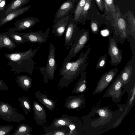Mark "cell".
Listing matches in <instances>:
<instances>
[{
	"mask_svg": "<svg viewBox=\"0 0 135 135\" xmlns=\"http://www.w3.org/2000/svg\"><path fill=\"white\" fill-rule=\"evenodd\" d=\"M132 71L131 66H127L124 68L119 76L123 85L126 84L130 81Z\"/></svg>",
	"mask_w": 135,
	"mask_h": 135,
	"instance_id": "obj_25",
	"label": "cell"
},
{
	"mask_svg": "<svg viewBox=\"0 0 135 135\" xmlns=\"http://www.w3.org/2000/svg\"><path fill=\"white\" fill-rule=\"evenodd\" d=\"M73 61H64L62 67L59 70V74L60 76H63L70 69Z\"/></svg>",
	"mask_w": 135,
	"mask_h": 135,
	"instance_id": "obj_30",
	"label": "cell"
},
{
	"mask_svg": "<svg viewBox=\"0 0 135 135\" xmlns=\"http://www.w3.org/2000/svg\"><path fill=\"white\" fill-rule=\"evenodd\" d=\"M3 0H0V2L2 1Z\"/></svg>",
	"mask_w": 135,
	"mask_h": 135,
	"instance_id": "obj_41",
	"label": "cell"
},
{
	"mask_svg": "<svg viewBox=\"0 0 135 135\" xmlns=\"http://www.w3.org/2000/svg\"><path fill=\"white\" fill-rule=\"evenodd\" d=\"M40 20L36 18L28 17L16 21L15 23V27L10 29L12 31H21L32 27Z\"/></svg>",
	"mask_w": 135,
	"mask_h": 135,
	"instance_id": "obj_13",
	"label": "cell"
},
{
	"mask_svg": "<svg viewBox=\"0 0 135 135\" xmlns=\"http://www.w3.org/2000/svg\"><path fill=\"white\" fill-rule=\"evenodd\" d=\"M50 30V28L48 27L44 32L41 31L29 33H22L20 34L27 41L31 43L41 44L46 42Z\"/></svg>",
	"mask_w": 135,
	"mask_h": 135,
	"instance_id": "obj_11",
	"label": "cell"
},
{
	"mask_svg": "<svg viewBox=\"0 0 135 135\" xmlns=\"http://www.w3.org/2000/svg\"><path fill=\"white\" fill-rule=\"evenodd\" d=\"M13 128V126L10 125L0 126V135H8Z\"/></svg>",
	"mask_w": 135,
	"mask_h": 135,
	"instance_id": "obj_33",
	"label": "cell"
},
{
	"mask_svg": "<svg viewBox=\"0 0 135 135\" xmlns=\"http://www.w3.org/2000/svg\"><path fill=\"white\" fill-rule=\"evenodd\" d=\"M0 118L9 122L19 123L25 119L24 116L8 103L0 101Z\"/></svg>",
	"mask_w": 135,
	"mask_h": 135,
	"instance_id": "obj_5",
	"label": "cell"
},
{
	"mask_svg": "<svg viewBox=\"0 0 135 135\" xmlns=\"http://www.w3.org/2000/svg\"><path fill=\"white\" fill-rule=\"evenodd\" d=\"M18 101L19 103L20 106L22 108L25 114H28V112H31L30 101L27 97L25 96L20 97L18 98Z\"/></svg>",
	"mask_w": 135,
	"mask_h": 135,
	"instance_id": "obj_26",
	"label": "cell"
},
{
	"mask_svg": "<svg viewBox=\"0 0 135 135\" xmlns=\"http://www.w3.org/2000/svg\"><path fill=\"white\" fill-rule=\"evenodd\" d=\"M55 50L54 45L51 43L46 65L45 67L38 68L42 75L44 81L45 83H47L49 80H52L54 78L55 71L57 68L55 60Z\"/></svg>",
	"mask_w": 135,
	"mask_h": 135,
	"instance_id": "obj_3",
	"label": "cell"
},
{
	"mask_svg": "<svg viewBox=\"0 0 135 135\" xmlns=\"http://www.w3.org/2000/svg\"><path fill=\"white\" fill-rule=\"evenodd\" d=\"M11 37L16 42L19 43H24L28 41L21 35L12 34L10 35Z\"/></svg>",
	"mask_w": 135,
	"mask_h": 135,
	"instance_id": "obj_34",
	"label": "cell"
},
{
	"mask_svg": "<svg viewBox=\"0 0 135 135\" xmlns=\"http://www.w3.org/2000/svg\"><path fill=\"white\" fill-rule=\"evenodd\" d=\"M69 16L60 19L52 26L51 34H54L58 37H62L65 32Z\"/></svg>",
	"mask_w": 135,
	"mask_h": 135,
	"instance_id": "obj_16",
	"label": "cell"
},
{
	"mask_svg": "<svg viewBox=\"0 0 135 135\" xmlns=\"http://www.w3.org/2000/svg\"><path fill=\"white\" fill-rule=\"evenodd\" d=\"M87 0H79L75 7L74 15V20L76 24L78 23L81 14Z\"/></svg>",
	"mask_w": 135,
	"mask_h": 135,
	"instance_id": "obj_23",
	"label": "cell"
},
{
	"mask_svg": "<svg viewBox=\"0 0 135 135\" xmlns=\"http://www.w3.org/2000/svg\"><path fill=\"white\" fill-rule=\"evenodd\" d=\"M79 29L74 21L73 15H70L65 32V46L67 49H69L71 47L77 35Z\"/></svg>",
	"mask_w": 135,
	"mask_h": 135,
	"instance_id": "obj_8",
	"label": "cell"
},
{
	"mask_svg": "<svg viewBox=\"0 0 135 135\" xmlns=\"http://www.w3.org/2000/svg\"><path fill=\"white\" fill-rule=\"evenodd\" d=\"M31 0H12L2 11V17L12 11L21 8L23 6L28 3Z\"/></svg>",
	"mask_w": 135,
	"mask_h": 135,
	"instance_id": "obj_18",
	"label": "cell"
},
{
	"mask_svg": "<svg viewBox=\"0 0 135 135\" xmlns=\"http://www.w3.org/2000/svg\"><path fill=\"white\" fill-rule=\"evenodd\" d=\"M109 46L108 54L110 56V63L112 66H116L119 64L122 59V51L117 46L115 40L112 37L110 34L108 36Z\"/></svg>",
	"mask_w": 135,
	"mask_h": 135,
	"instance_id": "obj_9",
	"label": "cell"
},
{
	"mask_svg": "<svg viewBox=\"0 0 135 135\" xmlns=\"http://www.w3.org/2000/svg\"><path fill=\"white\" fill-rule=\"evenodd\" d=\"M118 70L117 68L112 69L103 74L98 82L93 94L100 93L105 90L113 80Z\"/></svg>",
	"mask_w": 135,
	"mask_h": 135,
	"instance_id": "obj_7",
	"label": "cell"
},
{
	"mask_svg": "<svg viewBox=\"0 0 135 135\" xmlns=\"http://www.w3.org/2000/svg\"><path fill=\"white\" fill-rule=\"evenodd\" d=\"M89 30H80L78 33L71 46V49L64 61H70L85 47L89 40Z\"/></svg>",
	"mask_w": 135,
	"mask_h": 135,
	"instance_id": "obj_2",
	"label": "cell"
},
{
	"mask_svg": "<svg viewBox=\"0 0 135 135\" xmlns=\"http://www.w3.org/2000/svg\"><path fill=\"white\" fill-rule=\"evenodd\" d=\"M31 7V6L29 5L13 10L4 16L0 17V27L24 13Z\"/></svg>",
	"mask_w": 135,
	"mask_h": 135,
	"instance_id": "obj_15",
	"label": "cell"
},
{
	"mask_svg": "<svg viewBox=\"0 0 135 135\" xmlns=\"http://www.w3.org/2000/svg\"><path fill=\"white\" fill-rule=\"evenodd\" d=\"M90 27L91 32L94 34H98L99 31V27L97 23L95 21H91L90 23Z\"/></svg>",
	"mask_w": 135,
	"mask_h": 135,
	"instance_id": "obj_35",
	"label": "cell"
},
{
	"mask_svg": "<svg viewBox=\"0 0 135 135\" xmlns=\"http://www.w3.org/2000/svg\"><path fill=\"white\" fill-rule=\"evenodd\" d=\"M91 49V48L89 47L85 52H82L78 59L73 61L70 69L60 79L58 85V87L60 89L65 87H67L85 70L88 63L87 60Z\"/></svg>",
	"mask_w": 135,
	"mask_h": 135,
	"instance_id": "obj_1",
	"label": "cell"
},
{
	"mask_svg": "<svg viewBox=\"0 0 135 135\" xmlns=\"http://www.w3.org/2000/svg\"><path fill=\"white\" fill-rule=\"evenodd\" d=\"M104 1L105 13L111 14L113 16L114 21L116 18L117 12L114 0H104Z\"/></svg>",
	"mask_w": 135,
	"mask_h": 135,
	"instance_id": "obj_24",
	"label": "cell"
},
{
	"mask_svg": "<svg viewBox=\"0 0 135 135\" xmlns=\"http://www.w3.org/2000/svg\"><path fill=\"white\" fill-rule=\"evenodd\" d=\"M86 74L87 72L85 70L81 73L80 77L71 91L72 93L81 94L84 93L88 89L86 86Z\"/></svg>",
	"mask_w": 135,
	"mask_h": 135,
	"instance_id": "obj_20",
	"label": "cell"
},
{
	"mask_svg": "<svg viewBox=\"0 0 135 135\" xmlns=\"http://www.w3.org/2000/svg\"><path fill=\"white\" fill-rule=\"evenodd\" d=\"M75 6L73 0H67L63 2L56 12L53 21L54 23L60 19L73 15Z\"/></svg>",
	"mask_w": 135,
	"mask_h": 135,
	"instance_id": "obj_10",
	"label": "cell"
},
{
	"mask_svg": "<svg viewBox=\"0 0 135 135\" xmlns=\"http://www.w3.org/2000/svg\"><path fill=\"white\" fill-rule=\"evenodd\" d=\"M15 80L19 87L26 91L31 87L32 79L27 75L17 76L16 77Z\"/></svg>",
	"mask_w": 135,
	"mask_h": 135,
	"instance_id": "obj_21",
	"label": "cell"
},
{
	"mask_svg": "<svg viewBox=\"0 0 135 135\" xmlns=\"http://www.w3.org/2000/svg\"><path fill=\"white\" fill-rule=\"evenodd\" d=\"M34 118L38 125H42L47 123L46 114L44 107L36 101H33Z\"/></svg>",
	"mask_w": 135,
	"mask_h": 135,
	"instance_id": "obj_14",
	"label": "cell"
},
{
	"mask_svg": "<svg viewBox=\"0 0 135 135\" xmlns=\"http://www.w3.org/2000/svg\"><path fill=\"white\" fill-rule=\"evenodd\" d=\"M123 84L118 76L113 81L104 94V97H111L113 102H120L124 91L122 90Z\"/></svg>",
	"mask_w": 135,
	"mask_h": 135,
	"instance_id": "obj_6",
	"label": "cell"
},
{
	"mask_svg": "<svg viewBox=\"0 0 135 135\" xmlns=\"http://www.w3.org/2000/svg\"><path fill=\"white\" fill-rule=\"evenodd\" d=\"M35 97L40 103H42L50 111H52L55 108L56 102L47 97V93L42 94L40 91L34 92Z\"/></svg>",
	"mask_w": 135,
	"mask_h": 135,
	"instance_id": "obj_17",
	"label": "cell"
},
{
	"mask_svg": "<svg viewBox=\"0 0 135 135\" xmlns=\"http://www.w3.org/2000/svg\"><path fill=\"white\" fill-rule=\"evenodd\" d=\"M78 0H73V1L75 3Z\"/></svg>",
	"mask_w": 135,
	"mask_h": 135,
	"instance_id": "obj_40",
	"label": "cell"
},
{
	"mask_svg": "<svg viewBox=\"0 0 135 135\" xmlns=\"http://www.w3.org/2000/svg\"><path fill=\"white\" fill-rule=\"evenodd\" d=\"M75 117L62 114L61 117L54 119L50 126V127L58 128L64 126L68 127L74 120Z\"/></svg>",
	"mask_w": 135,
	"mask_h": 135,
	"instance_id": "obj_19",
	"label": "cell"
},
{
	"mask_svg": "<svg viewBox=\"0 0 135 135\" xmlns=\"http://www.w3.org/2000/svg\"><path fill=\"white\" fill-rule=\"evenodd\" d=\"M85 99L83 94L77 96L69 95L64 103L65 107L68 109H75L79 111L85 105Z\"/></svg>",
	"mask_w": 135,
	"mask_h": 135,
	"instance_id": "obj_12",
	"label": "cell"
},
{
	"mask_svg": "<svg viewBox=\"0 0 135 135\" xmlns=\"http://www.w3.org/2000/svg\"><path fill=\"white\" fill-rule=\"evenodd\" d=\"M68 133L66 132L64 130H54L52 132H49L43 134L46 135H68Z\"/></svg>",
	"mask_w": 135,
	"mask_h": 135,
	"instance_id": "obj_36",
	"label": "cell"
},
{
	"mask_svg": "<svg viewBox=\"0 0 135 135\" xmlns=\"http://www.w3.org/2000/svg\"><path fill=\"white\" fill-rule=\"evenodd\" d=\"M6 3V0H3L0 2V11L4 10Z\"/></svg>",
	"mask_w": 135,
	"mask_h": 135,
	"instance_id": "obj_39",
	"label": "cell"
},
{
	"mask_svg": "<svg viewBox=\"0 0 135 135\" xmlns=\"http://www.w3.org/2000/svg\"><path fill=\"white\" fill-rule=\"evenodd\" d=\"M32 128L27 124L21 123L18 125L13 135H32Z\"/></svg>",
	"mask_w": 135,
	"mask_h": 135,
	"instance_id": "obj_22",
	"label": "cell"
},
{
	"mask_svg": "<svg viewBox=\"0 0 135 135\" xmlns=\"http://www.w3.org/2000/svg\"><path fill=\"white\" fill-rule=\"evenodd\" d=\"M92 0H87L83 9L79 19L78 23L82 25L85 23L86 17L88 10L91 7Z\"/></svg>",
	"mask_w": 135,
	"mask_h": 135,
	"instance_id": "obj_28",
	"label": "cell"
},
{
	"mask_svg": "<svg viewBox=\"0 0 135 135\" xmlns=\"http://www.w3.org/2000/svg\"><path fill=\"white\" fill-rule=\"evenodd\" d=\"M97 5L100 10L103 12L104 9V0H95Z\"/></svg>",
	"mask_w": 135,
	"mask_h": 135,
	"instance_id": "obj_37",
	"label": "cell"
},
{
	"mask_svg": "<svg viewBox=\"0 0 135 135\" xmlns=\"http://www.w3.org/2000/svg\"><path fill=\"white\" fill-rule=\"evenodd\" d=\"M0 90H4L5 91H8L9 88L7 85L4 81L0 79Z\"/></svg>",
	"mask_w": 135,
	"mask_h": 135,
	"instance_id": "obj_38",
	"label": "cell"
},
{
	"mask_svg": "<svg viewBox=\"0 0 135 135\" xmlns=\"http://www.w3.org/2000/svg\"><path fill=\"white\" fill-rule=\"evenodd\" d=\"M107 58V55L105 54L104 56H101L98 59L95 67L98 69L104 68L105 67Z\"/></svg>",
	"mask_w": 135,
	"mask_h": 135,
	"instance_id": "obj_32",
	"label": "cell"
},
{
	"mask_svg": "<svg viewBox=\"0 0 135 135\" xmlns=\"http://www.w3.org/2000/svg\"><path fill=\"white\" fill-rule=\"evenodd\" d=\"M40 49L39 47L34 50L31 48L24 52L6 54V56L12 61H20L27 69L32 68L35 67L36 64L33 60V57Z\"/></svg>",
	"mask_w": 135,
	"mask_h": 135,
	"instance_id": "obj_4",
	"label": "cell"
},
{
	"mask_svg": "<svg viewBox=\"0 0 135 135\" xmlns=\"http://www.w3.org/2000/svg\"><path fill=\"white\" fill-rule=\"evenodd\" d=\"M77 118L75 117L74 119L73 122L68 126L70 129V131L68 135H76L77 134V129L78 126Z\"/></svg>",
	"mask_w": 135,
	"mask_h": 135,
	"instance_id": "obj_31",
	"label": "cell"
},
{
	"mask_svg": "<svg viewBox=\"0 0 135 135\" xmlns=\"http://www.w3.org/2000/svg\"><path fill=\"white\" fill-rule=\"evenodd\" d=\"M128 26L130 35L133 36L135 39V19L133 14H130L128 17Z\"/></svg>",
	"mask_w": 135,
	"mask_h": 135,
	"instance_id": "obj_29",
	"label": "cell"
},
{
	"mask_svg": "<svg viewBox=\"0 0 135 135\" xmlns=\"http://www.w3.org/2000/svg\"><path fill=\"white\" fill-rule=\"evenodd\" d=\"M17 45L6 35H0V47H6L12 50Z\"/></svg>",
	"mask_w": 135,
	"mask_h": 135,
	"instance_id": "obj_27",
	"label": "cell"
}]
</instances>
